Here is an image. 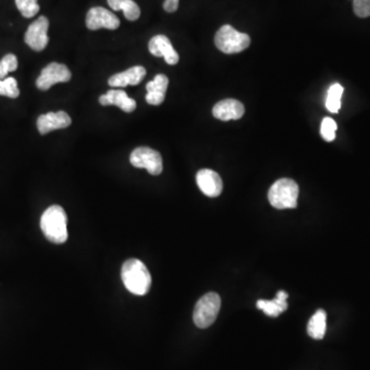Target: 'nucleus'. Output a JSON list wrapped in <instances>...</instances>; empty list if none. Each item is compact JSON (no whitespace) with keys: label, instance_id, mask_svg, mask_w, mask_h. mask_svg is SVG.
Instances as JSON below:
<instances>
[{"label":"nucleus","instance_id":"1","mask_svg":"<svg viewBox=\"0 0 370 370\" xmlns=\"http://www.w3.org/2000/svg\"><path fill=\"white\" fill-rule=\"evenodd\" d=\"M121 280L123 285L131 293L143 296L149 291L151 275L142 261L132 258L121 267Z\"/></svg>","mask_w":370,"mask_h":370},{"label":"nucleus","instance_id":"2","mask_svg":"<svg viewBox=\"0 0 370 370\" xmlns=\"http://www.w3.org/2000/svg\"><path fill=\"white\" fill-rule=\"evenodd\" d=\"M43 234L53 244H63L67 241V215L59 205H53L43 212L40 218Z\"/></svg>","mask_w":370,"mask_h":370},{"label":"nucleus","instance_id":"3","mask_svg":"<svg viewBox=\"0 0 370 370\" xmlns=\"http://www.w3.org/2000/svg\"><path fill=\"white\" fill-rule=\"evenodd\" d=\"M299 193L297 183L292 179L282 178L275 181L269 190V201L277 209H294L297 207Z\"/></svg>","mask_w":370,"mask_h":370},{"label":"nucleus","instance_id":"4","mask_svg":"<svg viewBox=\"0 0 370 370\" xmlns=\"http://www.w3.org/2000/svg\"><path fill=\"white\" fill-rule=\"evenodd\" d=\"M250 43L248 34L238 32L230 25L222 26L215 35L216 47L224 53H241L249 47Z\"/></svg>","mask_w":370,"mask_h":370},{"label":"nucleus","instance_id":"5","mask_svg":"<svg viewBox=\"0 0 370 370\" xmlns=\"http://www.w3.org/2000/svg\"><path fill=\"white\" fill-rule=\"evenodd\" d=\"M221 306L220 296L215 292L205 294L193 310V322L199 328H207L215 322Z\"/></svg>","mask_w":370,"mask_h":370},{"label":"nucleus","instance_id":"6","mask_svg":"<svg viewBox=\"0 0 370 370\" xmlns=\"http://www.w3.org/2000/svg\"><path fill=\"white\" fill-rule=\"evenodd\" d=\"M130 162L136 168H143L149 174L160 175L162 172V158L160 152L150 147H137L130 156Z\"/></svg>","mask_w":370,"mask_h":370},{"label":"nucleus","instance_id":"7","mask_svg":"<svg viewBox=\"0 0 370 370\" xmlns=\"http://www.w3.org/2000/svg\"><path fill=\"white\" fill-rule=\"evenodd\" d=\"M49 27V22L47 16H39L32 24H30L25 33L24 40L26 45H29L33 51H43L49 43V36H47Z\"/></svg>","mask_w":370,"mask_h":370},{"label":"nucleus","instance_id":"8","mask_svg":"<svg viewBox=\"0 0 370 370\" xmlns=\"http://www.w3.org/2000/svg\"><path fill=\"white\" fill-rule=\"evenodd\" d=\"M71 79V72L67 66L60 63H51L43 68L36 80V86L41 90L51 88L53 84L68 82Z\"/></svg>","mask_w":370,"mask_h":370},{"label":"nucleus","instance_id":"9","mask_svg":"<svg viewBox=\"0 0 370 370\" xmlns=\"http://www.w3.org/2000/svg\"><path fill=\"white\" fill-rule=\"evenodd\" d=\"M86 24L90 30H98L101 28L115 30V29L119 28L121 22H119V18L110 10L101 8V6H97V8H92L88 10V14H86Z\"/></svg>","mask_w":370,"mask_h":370},{"label":"nucleus","instance_id":"10","mask_svg":"<svg viewBox=\"0 0 370 370\" xmlns=\"http://www.w3.org/2000/svg\"><path fill=\"white\" fill-rule=\"evenodd\" d=\"M197 184L201 193L209 197H218L223 189V183L219 175L210 169H203L197 172Z\"/></svg>","mask_w":370,"mask_h":370},{"label":"nucleus","instance_id":"11","mask_svg":"<svg viewBox=\"0 0 370 370\" xmlns=\"http://www.w3.org/2000/svg\"><path fill=\"white\" fill-rule=\"evenodd\" d=\"M70 125L71 117L65 111L45 113L37 119V129L41 135H45L53 130L65 129Z\"/></svg>","mask_w":370,"mask_h":370},{"label":"nucleus","instance_id":"12","mask_svg":"<svg viewBox=\"0 0 370 370\" xmlns=\"http://www.w3.org/2000/svg\"><path fill=\"white\" fill-rule=\"evenodd\" d=\"M148 49H149L150 53L156 57H164V61L169 65H175V64L178 63V53L175 51L168 37L164 36V35H156V36L152 37L150 39L149 45H148Z\"/></svg>","mask_w":370,"mask_h":370},{"label":"nucleus","instance_id":"13","mask_svg":"<svg viewBox=\"0 0 370 370\" xmlns=\"http://www.w3.org/2000/svg\"><path fill=\"white\" fill-rule=\"evenodd\" d=\"M214 117L220 119V121H236L240 119L244 115L245 107L240 101L234 99H225L220 101L217 104L214 105L213 110Z\"/></svg>","mask_w":370,"mask_h":370},{"label":"nucleus","instance_id":"14","mask_svg":"<svg viewBox=\"0 0 370 370\" xmlns=\"http://www.w3.org/2000/svg\"><path fill=\"white\" fill-rule=\"evenodd\" d=\"M146 75L143 66H134L121 73L114 74L108 79V84L112 88H125L127 86H137Z\"/></svg>","mask_w":370,"mask_h":370},{"label":"nucleus","instance_id":"15","mask_svg":"<svg viewBox=\"0 0 370 370\" xmlns=\"http://www.w3.org/2000/svg\"><path fill=\"white\" fill-rule=\"evenodd\" d=\"M99 103L103 106L114 105L119 107L125 112H133L137 106V103L134 99L130 98L127 92L123 90H110L105 95L99 98Z\"/></svg>","mask_w":370,"mask_h":370},{"label":"nucleus","instance_id":"16","mask_svg":"<svg viewBox=\"0 0 370 370\" xmlns=\"http://www.w3.org/2000/svg\"><path fill=\"white\" fill-rule=\"evenodd\" d=\"M168 84L169 79L166 75L164 74L156 75L151 82L146 84V90H147V95L145 97L146 102L154 106L162 104L166 96Z\"/></svg>","mask_w":370,"mask_h":370},{"label":"nucleus","instance_id":"17","mask_svg":"<svg viewBox=\"0 0 370 370\" xmlns=\"http://www.w3.org/2000/svg\"><path fill=\"white\" fill-rule=\"evenodd\" d=\"M288 293L287 292L280 290L278 291L277 295L273 299H259L257 301L256 306L259 310H262L265 314L269 317H278L284 310H287L288 304L287 300Z\"/></svg>","mask_w":370,"mask_h":370},{"label":"nucleus","instance_id":"18","mask_svg":"<svg viewBox=\"0 0 370 370\" xmlns=\"http://www.w3.org/2000/svg\"><path fill=\"white\" fill-rule=\"evenodd\" d=\"M326 312L323 310H317L308 321V334L312 338L322 339L326 333Z\"/></svg>","mask_w":370,"mask_h":370},{"label":"nucleus","instance_id":"19","mask_svg":"<svg viewBox=\"0 0 370 370\" xmlns=\"http://www.w3.org/2000/svg\"><path fill=\"white\" fill-rule=\"evenodd\" d=\"M107 2L115 12L123 10V14L129 21L138 20L141 14L139 5L134 0H107Z\"/></svg>","mask_w":370,"mask_h":370},{"label":"nucleus","instance_id":"20","mask_svg":"<svg viewBox=\"0 0 370 370\" xmlns=\"http://www.w3.org/2000/svg\"><path fill=\"white\" fill-rule=\"evenodd\" d=\"M343 88L339 84H334L329 88L326 98V108L330 112L337 113L341 106V96Z\"/></svg>","mask_w":370,"mask_h":370},{"label":"nucleus","instance_id":"21","mask_svg":"<svg viewBox=\"0 0 370 370\" xmlns=\"http://www.w3.org/2000/svg\"><path fill=\"white\" fill-rule=\"evenodd\" d=\"M18 95H20V90H18L16 78L6 77L0 80V96L14 99L18 98Z\"/></svg>","mask_w":370,"mask_h":370},{"label":"nucleus","instance_id":"22","mask_svg":"<svg viewBox=\"0 0 370 370\" xmlns=\"http://www.w3.org/2000/svg\"><path fill=\"white\" fill-rule=\"evenodd\" d=\"M16 8L25 18H32L39 12L37 0H14Z\"/></svg>","mask_w":370,"mask_h":370},{"label":"nucleus","instance_id":"23","mask_svg":"<svg viewBox=\"0 0 370 370\" xmlns=\"http://www.w3.org/2000/svg\"><path fill=\"white\" fill-rule=\"evenodd\" d=\"M18 68V59L12 53L4 56L0 61V80L4 79L10 72L16 71Z\"/></svg>","mask_w":370,"mask_h":370},{"label":"nucleus","instance_id":"24","mask_svg":"<svg viewBox=\"0 0 370 370\" xmlns=\"http://www.w3.org/2000/svg\"><path fill=\"white\" fill-rule=\"evenodd\" d=\"M337 125L334 119L331 117H325L321 123V136L327 142H332L335 139Z\"/></svg>","mask_w":370,"mask_h":370},{"label":"nucleus","instance_id":"25","mask_svg":"<svg viewBox=\"0 0 370 370\" xmlns=\"http://www.w3.org/2000/svg\"><path fill=\"white\" fill-rule=\"evenodd\" d=\"M354 12L359 18L370 16V0H353Z\"/></svg>","mask_w":370,"mask_h":370},{"label":"nucleus","instance_id":"26","mask_svg":"<svg viewBox=\"0 0 370 370\" xmlns=\"http://www.w3.org/2000/svg\"><path fill=\"white\" fill-rule=\"evenodd\" d=\"M179 0H166L164 2V10L168 12H175L178 10Z\"/></svg>","mask_w":370,"mask_h":370}]
</instances>
